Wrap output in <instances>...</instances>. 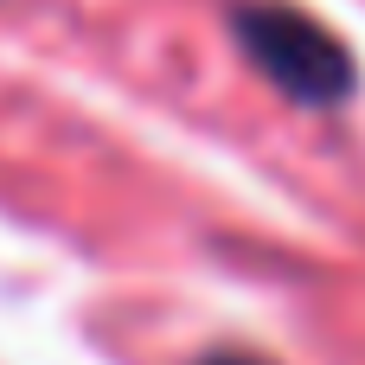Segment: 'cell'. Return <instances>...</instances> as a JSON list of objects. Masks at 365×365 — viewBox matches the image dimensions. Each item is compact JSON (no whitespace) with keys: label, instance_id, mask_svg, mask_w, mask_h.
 I'll return each mask as SVG.
<instances>
[{"label":"cell","instance_id":"6da1fadb","mask_svg":"<svg viewBox=\"0 0 365 365\" xmlns=\"http://www.w3.org/2000/svg\"><path fill=\"white\" fill-rule=\"evenodd\" d=\"M231 26H237V45L250 51V64L282 96H295L308 109H334V103L353 96V58H346V45L321 19H308L302 6L250 0V6H237Z\"/></svg>","mask_w":365,"mask_h":365},{"label":"cell","instance_id":"7a4b0ae2","mask_svg":"<svg viewBox=\"0 0 365 365\" xmlns=\"http://www.w3.org/2000/svg\"><path fill=\"white\" fill-rule=\"evenodd\" d=\"M205 365H263V359H237V353L225 359V353H218V359H205Z\"/></svg>","mask_w":365,"mask_h":365}]
</instances>
